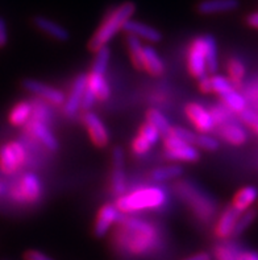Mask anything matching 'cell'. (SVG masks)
Listing matches in <instances>:
<instances>
[{"mask_svg":"<svg viewBox=\"0 0 258 260\" xmlns=\"http://www.w3.org/2000/svg\"><path fill=\"white\" fill-rule=\"evenodd\" d=\"M253 128H254V131L257 132V134H258V123H257V124H254V125H253Z\"/></svg>","mask_w":258,"mask_h":260,"instance_id":"obj_46","label":"cell"},{"mask_svg":"<svg viewBox=\"0 0 258 260\" xmlns=\"http://www.w3.org/2000/svg\"><path fill=\"white\" fill-rule=\"evenodd\" d=\"M258 211L255 209H246L245 211L240 213L239 218H237V222L235 224V230H233L232 237H240L242 233H245L253 223L257 219Z\"/></svg>","mask_w":258,"mask_h":260,"instance_id":"obj_26","label":"cell"},{"mask_svg":"<svg viewBox=\"0 0 258 260\" xmlns=\"http://www.w3.org/2000/svg\"><path fill=\"white\" fill-rule=\"evenodd\" d=\"M26 129H28L34 138L39 139L40 142L43 143L49 151L57 152L59 149L58 140H57L56 136L53 135V132L50 131L43 122H40V120H33V122L28 123Z\"/></svg>","mask_w":258,"mask_h":260,"instance_id":"obj_15","label":"cell"},{"mask_svg":"<svg viewBox=\"0 0 258 260\" xmlns=\"http://www.w3.org/2000/svg\"><path fill=\"white\" fill-rule=\"evenodd\" d=\"M87 87L95 94L96 99L104 102L111 96V89L108 85L104 74H98V73H90L87 74Z\"/></svg>","mask_w":258,"mask_h":260,"instance_id":"obj_18","label":"cell"},{"mask_svg":"<svg viewBox=\"0 0 258 260\" xmlns=\"http://www.w3.org/2000/svg\"><path fill=\"white\" fill-rule=\"evenodd\" d=\"M138 136H141L142 139H145L148 143H151L152 145L156 144L160 139V132L157 131V128L152 125L151 123H145L140 127L138 129Z\"/></svg>","mask_w":258,"mask_h":260,"instance_id":"obj_34","label":"cell"},{"mask_svg":"<svg viewBox=\"0 0 258 260\" xmlns=\"http://www.w3.org/2000/svg\"><path fill=\"white\" fill-rule=\"evenodd\" d=\"M33 24H34L37 29H40L48 36L53 37V39H56L57 41L66 43L70 39L69 30L66 29L65 26L45 16H34L33 17Z\"/></svg>","mask_w":258,"mask_h":260,"instance_id":"obj_13","label":"cell"},{"mask_svg":"<svg viewBox=\"0 0 258 260\" xmlns=\"http://www.w3.org/2000/svg\"><path fill=\"white\" fill-rule=\"evenodd\" d=\"M25 161V149L20 143L10 142L0 148V171L12 175Z\"/></svg>","mask_w":258,"mask_h":260,"instance_id":"obj_4","label":"cell"},{"mask_svg":"<svg viewBox=\"0 0 258 260\" xmlns=\"http://www.w3.org/2000/svg\"><path fill=\"white\" fill-rule=\"evenodd\" d=\"M239 4V0H203L196 6V11L200 15H216L235 11Z\"/></svg>","mask_w":258,"mask_h":260,"instance_id":"obj_16","label":"cell"},{"mask_svg":"<svg viewBox=\"0 0 258 260\" xmlns=\"http://www.w3.org/2000/svg\"><path fill=\"white\" fill-rule=\"evenodd\" d=\"M123 30L128 35H133L138 39H144L151 41V43H160L162 40V33L152 25H148L145 23H141L137 20H127L123 25Z\"/></svg>","mask_w":258,"mask_h":260,"instance_id":"obj_12","label":"cell"},{"mask_svg":"<svg viewBox=\"0 0 258 260\" xmlns=\"http://www.w3.org/2000/svg\"><path fill=\"white\" fill-rule=\"evenodd\" d=\"M121 222L124 230V235L121 237L124 243H121V246H124L125 250L134 255H144L145 252L153 250L157 239L152 224L134 218H128L125 221L123 219Z\"/></svg>","mask_w":258,"mask_h":260,"instance_id":"obj_2","label":"cell"},{"mask_svg":"<svg viewBox=\"0 0 258 260\" xmlns=\"http://www.w3.org/2000/svg\"><path fill=\"white\" fill-rule=\"evenodd\" d=\"M240 115H241L242 122L246 123L249 125H254L258 123V114L254 111H250V110H244L242 112H240Z\"/></svg>","mask_w":258,"mask_h":260,"instance_id":"obj_41","label":"cell"},{"mask_svg":"<svg viewBox=\"0 0 258 260\" xmlns=\"http://www.w3.org/2000/svg\"><path fill=\"white\" fill-rule=\"evenodd\" d=\"M222 99H223V102L226 103L229 109L235 112H239L240 114V112H242L246 109L245 98H244L241 94H239L237 91H235V90H231L229 92L222 95Z\"/></svg>","mask_w":258,"mask_h":260,"instance_id":"obj_28","label":"cell"},{"mask_svg":"<svg viewBox=\"0 0 258 260\" xmlns=\"http://www.w3.org/2000/svg\"><path fill=\"white\" fill-rule=\"evenodd\" d=\"M165 156L169 160L186 162H196L200 158L199 151L193 144H187V143H182L171 149H165Z\"/></svg>","mask_w":258,"mask_h":260,"instance_id":"obj_17","label":"cell"},{"mask_svg":"<svg viewBox=\"0 0 258 260\" xmlns=\"http://www.w3.org/2000/svg\"><path fill=\"white\" fill-rule=\"evenodd\" d=\"M152 148V144L151 143H148L145 139H142L141 136H136L133 139V142H132V151H133L134 155H144L146 153L149 149Z\"/></svg>","mask_w":258,"mask_h":260,"instance_id":"obj_37","label":"cell"},{"mask_svg":"<svg viewBox=\"0 0 258 260\" xmlns=\"http://www.w3.org/2000/svg\"><path fill=\"white\" fill-rule=\"evenodd\" d=\"M204 40V57H206V68L207 73H213L217 70V45H216L215 37L211 35H204L203 36Z\"/></svg>","mask_w":258,"mask_h":260,"instance_id":"obj_22","label":"cell"},{"mask_svg":"<svg viewBox=\"0 0 258 260\" xmlns=\"http://www.w3.org/2000/svg\"><path fill=\"white\" fill-rule=\"evenodd\" d=\"M134 12H136V4L132 2H125L120 6L115 7L101 21L96 32L91 36L87 45L88 49L96 52L101 46L107 45L123 29L125 21L131 19Z\"/></svg>","mask_w":258,"mask_h":260,"instance_id":"obj_1","label":"cell"},{"mask_svg":"<svg viewBox=\"0 0 258 260\" xmlns=\"http://www.w3.org/2000/svg\"><path fill=\"white\" fill-rule=\"evenodd\" d=\"M112 165L124 168V151L119 145L114 147V149H112Z\"/></svg>","mask_w":258,"mask_h":260,"instance_id":"obj_39","label":"cell"},{"mask_svg":"<svg viewBox=\"0 0 258 260\" xmlns=\"http://www.w3.org/2000/svg\"><path fill=\"white\" fill-rule=\"evenodd\" d=\"M83 123L87 128L90 139L98 148H104L109 143V134L100 118L91 111H86L83 114Z\"/></svg>","mask_w":258,"mask_h":260,"instance_id":"obj_7","label":"cell"},{"mask_svg":"<svg viewBox=\"0 0 258 260\" xmlns=\"http://www.w3.org/2000/svg\"><path fill=\"white\" fill-rule=\"evenodd\" d=\"M146 120L148 123H151L152 125H154L157 131L160 132V135H169V132H170L171 124L169 123L166 118H165L162 114H161L158 110L152 109L146 112Z\"/></svg>","mask_w":258,"mask_h":260,"instance_id":"obj_27","label":"cell"},{"mask_svg":"<svg viewBox=\"0 0 258 260\" xmlns=\"http://www.w3.org/2000/svg\"><path fill=\"white\" fill-rule=\"evenodd\" d=\"M239 215L240 211L236 210L232 205L223 211L215 228L216 237L220 238V239H227V238L232 237L233 230H235V224L237 222Z\"/></svg>","mask_w":258,"mask_h":260,"instance_id":"obj_14","label":"cell"},{"mask_svg":"<svg viewBox=\"0 0 258 260\" xmlns=\"http://www.w3.org/2000/svg\"><path fill=\"white\" fill-rule=\"evenodd\" d=\"M246 24L252 28L258 29V12H253L246 16Z\"/></svg>","mask_w":258,"mask_h":260,"instance_id":"obj_43","label":"cell"},{"mask_svg":"<svg viewBox=\"0 0 258 260\" xmlns=\"http://www.w3.org/2000/svg\"><path fill=\"white\" fill-rule=\"evenodd\" d=\"M183 175V168L180 165H167V167H160L151 172L152 180L156 182L170 181L174 178H178Z\"/></svg>","mask_w":258,"mask_h":260,"instance_id":"obj_25","label":"cell"},{"mask_svg":"<svg viewBox=\"0 0 258 260\" xmlns=\"http://www.w3.org/2000/svg\"><path fill=\"white\" fill-rule=\"evenodd\" d=\"M127 46L132 65L137 70H144V45L141 44V40L127 33Z\"/></svg>","mask_w":258,"mask_h":260,"instance_id":"obj_21","label":"cell"},{"mask_svg":"<svg viewBox=\"0 0 258 260\" xmlns=\"http://www.w3.org/2000/svg\"><path fill=\"white\" fill-rule=\"evenodd\" d=\"M111 188L115 197L123 196L125 190V173L123 167H114L111 178Z\"/></svg>","mask_w":258,"mask_h":260,"instance_id":"obj_30","label":"cell"},{"mask_svg":"<svg viewBox=\"0 0 258 260\" xmlns=\"http://www.w3.org/2000/svg\"><path fill=\"white\" fill-rule=\"evenodd\" d=\"M220 135L226 142L233 145L244 144L248 139L245 129L236 124H223L220 128Z\"/></svg>","mask_w":258,"mask_h":260,"instance_id":"obj_23","label":"cell"},{"mask_svg":"<svg viewBox=\"0 0 258 260\" xmlns=\"http://www.w3.org/2000/svg\"><path fill=\"white\" fill-rule=\"evenodd\" d=\"M123 219H124L123 213L118 210L116 205L105 204L104 206H101L96 215V221L94 224V235L96 238L105 237L112 224L116 222H121Z\"/></svg>","mask_w":258,"mask_h":260,"instance_id":"obj_6","label":"cell"},{"mask_svg":"<svg viewBox=\"0 0 258 260\" xmlns=\"http://www.w3.org/2000/svg\"><path fill=\"white\" fill-rule=\"evenodd\" d=\"M258 200V189L255 186H244L235 194L232 206L242 213L249 209Z\"/></svg>","mask_w":258,"mask_h":260,"instance_id":"obj_20","label":"cell"},{"mask_svg":"<svg viewBox=\"0 0 258 260\" xmlns=\"http://www.w3.org/2000/svg\"><path fill=\"white\" fill-rule=\"evenodd\" d=\"M109 57L111 52L107 45L101 46L100 49L96 50V56H95L94 65H92V73H98V74H104L107 70L108 62H109Z\"/></svg>","mask_w":258,"mask_h":260,"instance_id":"obj_29","label":"cell"},{"mask_svg":"<svg viewBox=\"0 0 258 260\" xmlns=\"http://www.w3.org/2000/svg\"><path fill=\"white\" fill-rule=\"evenodd\" d=\"M183 260H212V256L207 252H198V254H194L191 256L186 257Z\"/></svg>","mask_w":258,"mask_h":260,"instance_id":"obj_44","label":"cell"},{"mask_svg":"<svg viewBox=\"0 0 258 260\" xmlns=\"http://www.w3.org/2000/svg\"><path fill=\"white\" fill-rule=\"evenodd\" d=\"M24 260H56L39 250H28L24 252Z\"/></svg>","mask_w":258,"mask_h":260,"instance_id":"obj_40","label":"cell"},{"mask_svg":"<svg viewBox=\"0 0 258 260\" xmlns=\"http://www.w3.org/2000/svg\"><path fill=\"white\" fill-rule=\"evenodd\" d=\"M43 193V185L40 178L33 173H26L20 180L19 188H17V197L24 202L34 204L40 200Z\"/></svg>","mask_w":258,"mask_h":260,"instance_id":"obj_10","label":"cell"},{"mask_svg":"<svg viewBox=\"0 0 258 260\" xmlns=\"http://www.w3.org/2000/svg\"><path fill=\"white\" fill-rule=\"evenodd\" d=\"M215 259L216 260H239V254L228 246H217L215 248Z\"/></svg>","mask_w":258,"mask_h":260,"instance_id":"obj_36","label":"cell"},{"mask_svg":"<svg viewBox=\"0 0 258 260\" xmlns=\"http://www.w3.org/2000/svg\"><path fill=\"white\" fill-rule=\"evenodd\" d=\"M187 66H189L190 74L194 78L200 79L207 76L206 57H204V40L203 36L196 37L190 44L189 56H187Z\"/></svg>","mask_w":258,"mask_h":260,"instance_id":"obj_5","label":"cell"},{"mask_svg":"<svg viewBox=\"0 0 258 260\" xmlns=\"http://www.w3.org/2000/svg\"><path fill=\"white\" fill-rule=\"evenodd\" d=\"M195 145L208 152H215L219 149V142H217L215 138H212V136L207 135V134L196 135Z\"/></svg>","mask_w":258,"mask_h":260,"instance_id":"obj_33","label":"cell"},{"mask_svg":"<svg viewBox=\"0 0 258 260\" xmlns=\"http://www.w3.org/2000/svg\"><path fill=\"white\" fill-rule=\"evenodd\" d=\"M186 115L195 125L196 129L202 134L211 132L215 128V119L212 114L199 103H189L186 106Z\"/></svg>","mask_w":258,"mask_h":260,"instance_id":"obj_9","label":"cell"},{"mask_svg":"<svg viewBox=\"0 0 258 260\" xmlns=\"http://www.w3.org/2000/svg\"><path fill=\"white\" fill-rule=\"evenodd\" d=\"M8 44V29H7V23L3 17H0V49Z\"/></svg>","mask_w":258,"mask_h":260,"instance_id":"obj_42","label":"cell"},{"mask_svg":"<svg viewBox=\"0 0 258 260\" xmlns=\"http://www.w3.org/2000/svg\"><path fill=\"white\" fill-rule=\"evenodd\" d=\"M169 135L174 136V138H178L182 142L187 143V144L195 145L196 134L193 131H190V129L182 128V127H171Z\"/></svg>","mask_w":258,"mask_h":260,"instance_id":"obj_35","label":"cell"},{"mask_svg":"<svg viewBox=\"0 0 258 260\" xmlns=\"http://www.w3.org/2000/svg\"><path fill=\"white\" fill-rule=\"evenodd\" d=\"M30 115H32V107H30L29 103L23 101V102H19L17 105L13 106L8 119H10L11 124L15 125V127H20V125L26 124Z\"/></svg>","mask_w":258,"mask_h":260,"instance_id":"obj_24","label":"cell"},{"mask_svg":"<svg viewBox=\"0 0 258 260\" xmlns=\"http://www.w3.org/2000/svg\"><path fill=\"white\" fill-rule=\"evenodd\" d=\"M239 260H258V254L252 252V251L241 252V254H239Z\"/></svg>","mask_w":258,"mask_h":260,"instance_id":"obj_45","label":"cell"},{"mask_svg":"<svg viewBox=\"0 0 258 260\" xmlns=\"http://www.w3.org/2000/svg\"><path fill=\"white\" fill-rule=\"evenodd\" d=\"M95 99H96V96H95L94 92L86 86V90L82 96V102H81V109L85 110V111H90V109L94 106Z\"/></svg>","mask_w":258,"mask_h":260,"instance_id":"obj_38","label":"cell"},{"mask_svg":"<svg viewBox=\"0 0 258 260\" xmlns=\"http://www.w3.org/2000/svg\"><path fill=\"white\" fill-rule=\"evenodd\" d=\"M166 193L162 189L148 188L137 190L128 196H120L116 201V208L120 213H132L142 209H156L164 206Z\"/></svg>","mask_w":258,"mask_h":260,"instance_id":"obj_3","label":"cell"},{"mask_svg":"<svg viewBox=\"0 0 258 260\" xmlns=\"http://www.w3.org/2000/svg\"><path fill=\"white\" fill-rule=\"evenodd\" d=\"M23 89L26 91L32 92L34 95L40 96V98L45 99L48 102L53 103V105H63L65 103V95L61 90L53 87V86L46 85V83L41 82V81H36V79H24L21 82Z\"/></svg>","mask_w":258,"mask_h":260,"instance_id":"obj_8","label":"cell"},{"mask_svg":"<svg viewBox=\"0 0 258 260\" xmlns=\"http://www.w3.org/2000/svg\"><path fill=\"white\" fill-rule=\"evenodd\" d=\"M228 73H229V81L236 85L241 83L242 78L245 76V66L240 61L239 58L229 59L228 62Z\"/></svg>","mask_w":258,"mask_h":260,"instance_id":"obj_32","label":"cell"},{"mask_svg":"<svg viewBox=\"0 0 258 260\" xmlns=\"http://www.w3.org/2000/svg\"><path fill=\"white\" fill-rule=\"evenodd\" d=\"M144 69L153 77H161L165 73L164 61L152 46H144Z\"/></svg>","mask_w":258,"mask_h":260,"instance_id":"obj_19","label":"cell"},{"mask_svg":"<svg viewBox=\"0 0 258 260\" xmlns=\"http://www.w3.org/2000/svg\"><path fill=\"white\" fill-rule=\"evenodd\" d=\"M86 86H87V74H78L72 82L69 98L63 103V112L66 116L76 115L77 111L81 109V102H82Z\"/></svg>","mask_w":258,"mask_h":260,"instance_id":"obj_11","label":"cell"},{"mask_svg":"<svg viewBox=\"0 0 258 260\" xmlns=\"http://www.w3.org/2000/svg\"><path fill=\"white\" fill-rule=\"evenodd\" d=\"M209 87H211V92H216L220 96L233 90L232 82L223 76L209 77Z\"/></svg>","mask_w":258,"mask_h":260,"instance_id":"obj_31","label":"cell"}]
</instances>
